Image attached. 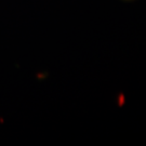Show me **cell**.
<instances>
[{"instance_id":"1","label":"cell","mask_w":146,"mask_h":146,"mask_svg":"<svg viewBox=\"0 0 146 146\" xmlns=\"http://www.w3.org/2000/svg\"><path fill=\"white\" fill-rule=\"evenodd\" d=\"M123 1H133V0H123Z\"/></svg>"}]
</instances>
